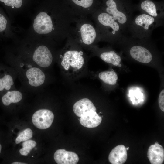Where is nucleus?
I'll return each mask as SVG.
<instances>
[{
    "label": "nucleus",
    "mask_w": 164,
    "mask_h": 164,
    "mask_svg": "<svg viewBox=\"0 0 164 164\" xmlns=\"http://www.w3.org/2000/svg\"><path fill=\"white\" fill-rule=\"evenodd\" d=\"M135 5L131 0H103V9L119 24L124 33L133 18Z\"/></svg>",
    "instance_id": "f257e3e1"
},
{
    "label": "nucleus",
    "mask_w": 164,
    "mask_h": 164,
    "mask_svg": "<svg viewBox=\"0 0 164 164\" xmlns=\"http://www.w3.org/2000/svg\"><path fill=\"white\" fill-rule=\"evenodd\" d=\"M163 25L164 20L141 13L133 18L127 30L129 32L131 37L142 39L151 37L154 29Z\"/></svg>",
    "instance_id": "f03ea898"
},
{
    "label": "nucleus",
    "mask_w": 164,
    "mask_h": 164,
    "mask_svg": "<svg viewBox=\"0 0 164 164\" xmlns=\"http://www.w3.org/2000/svg\"><path fill=\"white\" fill-rule=\"evenodd\" d=\"M98 13L97 18L103 38L113 42L120 41L123 34L119 24L104 11Z\"/></svg>",
    "instance_id": "7ed1b4c3"
},
{
    "label": "nucleus",
    "mask_w": 164,
    "mask_h": 164,
    "mask_svg": "<svg viewBox=\"0 0 164 164\" xmlns=\"http://www.w3.org/2000/svg\"><path fill=\"white\" fill-rule=\"evenodd\" d=\"M135 10L144 13L155 18L164 20V3L163 1L153 0H140L138 4H135Z\"/></svg>",
    "instance_id": "20e7f679"
},
{
    "label": "nucleus",
    "mask_w": 164,
    "mask_h": 164,
    "mask_svg": "<svg viewBox=\"0 0 164 164\" xmlns=\"http://www.w3.org/2000/svg\"><path fill=\"white\" fill-rule=\"evenodd\" d=\"M82 54V52L76 50L66 52L61 63L63 69L72 72H77L81 69L84 64V59Z\"/></svg>",
    "instance_id": "39448f33"
},
{
    "label": "nucleus",
    "mask_w": 164,
    "mask_h": 164,
    "mask_svg": "<svg viewBox=\"0 0 164 164\" xmlns=\"http://www.w3.org/2000/svg\"><path fill=\"white\" fill-rule=\"evenodd\" d=\"M53 113L48 109H42L36 111L32 118V123L37 128L44 129L49 128L53 121Z\"/></svg>",
    "instance_id": "423d86ee"
},
{
    "label": "nucleus",
    "mask_w": 164,
    "mask_h": 164,
    "mask_svg": "<svg viewBox=\"0 0 164 164\" xmlns=\"http://www.w3.org/2000/svg\"><path fill=\"white\" fill-rule=\"evenodd\" d=\"M33 26L35 31L38 34L48 33L53 28L51 19L46 12H41L35 19Z\"/></svg>",
    "instance_id": "0eeeda50"
},
{
    "label": "nucleus",
    "mask_w": 164,
    "mask_h": 164,
    "mask_svg": "<svg viewBox=\"0 0 164 164\" xmlns=\"http://www.w3.org/2000/svg\"><path fill=\"white\" fill-rule=\"evenodd\" d=\"M33 60L39 66L46 68L51 64L53 56L48 48L45 46L41 45L35 51Z\"/></svg>",
    "instance_id": "6e6552de"
},
{
    "label": "nucleus",
    "mask_w": 164,
    "mask_h": 164,
    "mask_svg": "<svg viewBox=\"0 0 164 164\" xmlns=\"http://www.w3.org/2000/svg\"><path fill=\"white\" fill-rule=\"evenodd\" d=\"M54 158L58 164H76L79 160V157L75 153L68 151L64 149L57 150L54 155Z\"/></svg>",
    "instance_id": "1a4fd4ad"
},
{
    "label": "nucleus",
    "mask_w": 164,
    "mask_h": 164,
    "mask_svg": "<svg viewBox=\"0 0 164 164\" xmlns=\"http://www.w3.org/2000/svg\"><path fill=\"white\" fill-rule=\"evenodd\" d=\"M96 108L89 99L84 98L77 101L73 107V110L78 117H81L92 111H96Z\"/></svg>",
    "instance_id": "9d476101"
},
{
    "label": "nucleus",
    "mask_w": 164,
    "mask_h": 164,
    "mask_svg": "<svg viewBox=\"0 0 164 164\" xmlns=\"http://www.w3.org/2000/svg\"><path fill=\"white\" fill-rule=\"evenodd\" d=\"M147 157L151 164H162L164 160L163 147L159 143L150 145L148 149Z\"/></svg>",
    "instance_id": "9b49d317"
},
{
    "label": "nucleus",
    "mask_w": 164,
    "mask_h": 164,
    "mask_svg": "<svg viewBox=\"0 0 164 164\" xmlns=\"http://www.w3.org/2000/svg\"><path fill=\"white\" fill-rule=\"evenodd\" d=\"M127 158L126 147L123 145H119L114 148L108 156L109 162L112 164H122Z\"/></svg>",
    "instance_id": "f8f14e48"
},
{
    "label": "nucleus",
    "mask_w": 164,
    "mask_h": 164,
    "mask_svg": "<svg viewBox=\"0 0 164 164\" xmlns=\"http://www.w3.org/2000/svg\"><path fill=\"white\" fill-rule=\"evenodd\" d=\"M26 76L29 80V84L33 87H38L42 84L45 80V75L39 69L32 67L28 69Z\"/></svg>",
    "instance_id": "ddd939ff"
},
{
    "label": "nucleus",
    "mask_w": 164,
    "mask_h": 164,
    "mask_svg": "<svg viewBox=\"0 0 164 164\" xmlns=\"http://www.w3.org/2000/svg\"><path fill=\"white\" fill-rule=\"evenodd\" d=\"M102 121L101 117L99 116L96 111L90 112L80 117V122L83 126L94 128L98 126Z\"/></svg>",
    "instance_id": "4468645a"
},
{
    "label": "nucleus",
    "mask_w": 164,
    "mask_h": 164,
    "mask_svg": "<svg viewBox=\"0 0 164 164\" xmlns=\"http://www.w3.org/2000/svg\"><path fill=\"white\" fill-rule=\"evenodd\" d=\"M80 31L83 42L86 45L92 44L97 37L96 31L91 24H84L82 25Z\"/></svg>",
    "instance_id": "2eb2a0df"
},
{
    "label": "nucleus",
    "mask_w": 164,
    "mask_h": 164,
    "mask_svg": "<svg viewBox=\"0 0 164 164\" xmlns=\"http://www.w3.org/2000/svg\"><path fill=\"white\" fill-rule=\"evenodd\" d=\"M22 97V94L18 91H8L2 96L1 101L4 105L8 106L12 103L19 102Z\"/></svg>",
    "instance_id": "dca6fc26"
},
{
    "label": "nucleus",
    "mask_w": 164,
    "mask_h": 164,
    "mask_svg": "<svg viewBox=\"0 0 164 164\" xmlns=\"http://www.w3.org/2000/svg\"><path fill=\"white\" fill-rule=\"evenodd\" d=\"M100 57L104 61L115 66L120 64L121 61L120 56L112 50L101 53Z\"/></svg>",
    "instance_id": "f3484780"
},
{
    "label": "nucleus",
    "mask_w": 164,
    "mask_h": 164,
    "mask_svg": "<svg viewBox=\"0 0 164 164\" xmlns=\"http://www.w3.org/2000/svg\"><path fill=\"white\" fill-rule=\"evenodd\" d=\"M99 78L104 83L114 85L116 84L118 77L113 71H106L100 72L98 75Z\"/></svg>",
    "instance_id": "a211bd4d"
},
{
    "label": "nucleus",
    "mask_w": 164,
    "mask_h": 164,
    "mask_svg": "<svg viewBox=\"0 0 164 164\" xmlns=\"http://www.w3.org/2000/svg\"><path fill=\"white\" fill-rule=\"evenodd\" d=\"M13 84L12 77L9 75L5 74L3 76L0 77V92L9 90Z\"/></svg>",
    "instance_id": "6ab92c4d"
},
{
    "label": "nucleus",
    "mask_w": 164,
    "mask_h": 164,
    "mask_svg": "<svg viewBox=\"0 0 164 164\" xmlns=\"http://www.w3.org/2000/svg\"><path fill=\"white\" fill-rule=\"evenodd\" d=\"M36 145V143L34 140H29L24 141L22 144V148L19 150L20 153L22 155L27 156Z\"/></svg>",
    "instance_id": "aec40b11"
},
{
    "label": "nucleus",
    "mask_w": 164,
    "mask_h": 164,
    "mask_svg": "<svg viewBox=\"0 0 164 164\" xmlns=\"http://www.w3.org/2000/svg\"><path fill=\"white\" fill-rule=\"evenodd\" d=\"M33 132L30 128H27L21 132L15 139V143L18 144L22 142L28 140L32 137Z\"/></svg>",
    "instance_id": "412c9836"
},
{
    "label": "nucleus",
    "mask_w": 164,
    "mask_h": 164,
    "mask_svg": "<svg viewBox=\"0 0 164 164\" xmlns=\"http://www.w3.org/2000/svg\"><path fill=\"white\" fill-rule=\"evenodd\" d=\"M6 6L14 7L16 8L20 7L22 5V0H0Z\"/></svg>",
    "instance_id": "4be33fe9"
},
{
    "label": "nucleus",
    "mask_w": 164,
    "mask_h": 164,
    "mask_svg": "<svg viewBox=\"0 0 164 164\" xmlns=\"http://www.w3.org/2000/svg\"><path fill=\"white\" fill-rule=\"evenodd\" d=\"M76 5L83 8H87L93 4L94 0H72Z\"/></svg>",
    "instance_id": "5701e85b"
},
{
    "label": "nucleus",
    "mask_w": 164,
    "mask_h": 164,
    "mask_svg": "<svg viewBox=\"0 0 164 164\" xmlns=\"http://www.w3.org/2000/svg\"><path fill=\"white\" fill-rule=\"evenodd\" d=\"M7 21L5 16L0 13V33L4 32L6 29Z\"/></svg>",
    "instance_id": "b1692460"
},
{
    "label": "nucleus",
    "mask_w": 164,
    "mask_h": 164,
    "mask_svg": "<svg viewBox=\"0 0 164 164\" xmlns=\"http://www.w3.org/2000/svg\"><path fill=\"white\" fill-rule=\"evenodd\" d=\"M158 103L160 109L164 111V90L160 92L158 99Z\"/></svg>",
    "instance_id": "393cba45"
},
{
    "label": "nucleus",
    "mask_w": 164,
    "mask_h": 164,
    "mask_svg": "<svg viewBox=\"0 0 164 164\" xmlns=\"http://www.w3.org/2000/svg\"><path fill=\"white\" fill-rule=\"evenodd\" d=\"M12 164H26V163H24L23 162H14L12 163Z\"/></svg>",
    "instance_id": "a878e982"
},
{
    "label": "nucleus",
    "mask_w": 164,
    "mask_h": 164,
    "mask_svg": "<svg viewBox=\"0 0 164 164\" xmlns=\"http://www.w3.org/2000/svg\"><path fill=\"white\" fill-rule=\"evenodd\" d=\"M2 149V145L1 143H0V154H1Z\"/></svg>",
    "instance_id": "bb28decb"
},
{
    "label": "nucleus",
    "mask_w": 164,
    "mask_h": 164,
    "mask_svg": "<svg viewBox=\"0 0 164 164\" xmlns=\"http://www.w3.org/2000/svg\"><path fill=\"white\" fill-rule=\"evenodd\" d=\"M126 149L127 150H128L129 149V147H128L126 148Z\"/></svg>",
    "instance_id": "cd10ccee"
},
{
    "label": "nucleus",
    "mask_w": 164,
    "mask_h": 164,
    "mask_svg": "<svg viewBox=\"0 0 164 164\" xmlns=\"http://www.w3.org/2000/svg\"><path fill=\"white\" fill-rule=\"evenodd\" d=\"M158 142H155V144H158Z\"/></svg>",
    "instance_id": "c85d7f7f"
}]
</instances>
